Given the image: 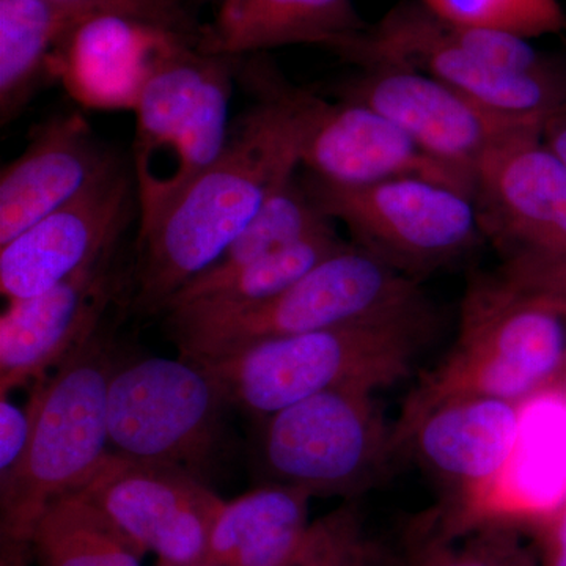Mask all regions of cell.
Returning <instances> with one entry per match:
<instances>
[{"label": "cell", "instance_id": "6da1fadb", "mask_svg": "<svg viewBox=\"0 0 566 566\" xmlns=\"http://www.w3.org/2000/svg\"><path fill=\"white\" fill-rule=\"evenodd\" d=\"M249 74L262 92L260 103L238 123L218 161L139 234L129 301L137 314H163L170 297L208 270L263 205L296 178L311 93L256 66Z\"/></svg>", "mask_w": 566, "mask_h": 566}, {"label": "cell", "instance_id": "7a4b0ae2", "mask_svg": "<svg viewBox=\"0 0 566 566\" xmlns=\"http://www.w3.org/2000/svg\"><path fill=\"white\" fill-rule=\"evenodd\" d=\"M166 315L180 356L193 363L285 335L364 324H431L430 305L416 279L356 243L266 303L223 312L178 308Z\"/></svg>", "mask_w": 566, "mask_h": 566}, {"label": "cell", "instance_id": "3957f363", "mask_svg": "<svg viewBox=\"0 0 566 566\" xmlns=\"http://www.w3.org/2000/svg\"><path fill=\"white\" fill-rule=\"evenodd\" d=\"M114 327L106 319L54 375L35 381L28 403L31 442L17 468L0 475V538L31 543L48 505L87 485L111 455L107 397L118 365Z\"/></svg>", "mask_w": 566, "mask_h": 566}, {"label": "cell", "instance_id": "277c9868", "mask_svg": "<svg viewBox=\"0 0 566 566\" xmlns=\"http://www.w3.org/2000/svg\"><path fill=\"white\" fill-rule=\"evenodd\" d=\"M565 365L566 316L501 274L479 279L465 293L452 352L405 401L394 424L395 450L434 406L465 397L521 401L556 385Z\"/></svg>", "mask_w": 566, "mask_h": 566}, {"label": "cell", "instance_id": "5b68a950", "mask_svg": "<svg viewBox=\"0 0 566 566\" xmlns=\"http://www.w3.org/2000/svg\"><path fill=\"white\" fill-rule=\"evenodd\" d=\"M431 324H364L266 338L199 363L230 405L256 417L334 389L376 392L408 378Z\"/></svg>", "mask_w": 566, "mask_h": 566}, {"label": "cell", "instance_id": "8992f818", "mask_svg": "<svg viewBox=\"0 0 566 566\" xmlns=\"http://www.w3.org/2000/svg\"><path fill=\"white\" fill-rule=\"evenodd\" d=\"M181 44L151 71L136 104L133 177L140 233L218 161L230 140L234 62Z\"/></svg>", "mask_w": 566, "mask_h": 566}, {"label": "cell", "instance_id": "52a82bcc", "mask_svg": "<svg viewBox=\"0 0 566 566\" xmlns=\"http://www.w3.org/2000/svg\"><path fill=\"white\" fill-rule=\"evenodd\" d=\"M227 406L232 405L210 368L186 357L118 364L107 397L112 452L203 479L221 449Z\"/></svg>", "mask_w": 566, "mask_h": 566}, {"label": "cell", "instance_id": "ba28073f", "mask_svg": "<svg viewBox=\"0 0 566 566\" xmlns=\"http://www.w3.org/2000/svg\"><path fill=\"white\" fill-rule=\"evenodd\" d=\"M375 392L334 389L264 417L262 457L275 483L311 495L364 493L397 455Z\"/></svg>", "mask_w": 566, "mask_h": 566}, {"label": "cell", "instance_id": "9c48e42d", "mask_svg": "<svg viewBox=\"0 0 566 566\" xmlns=\"http://www.w3.org/2000/svg\"><path fill=\"white\" fill-rule=\"evenodd\" d=\"M319 210L344 222L356 244L412 275L460 259L483 232L474 197L423 178L340 188L308 175Z\"/></svg>", "mask_w": 566, "mask_h": 566}, {"label": "cell", "instance_id": "30bf717a", "mask_svg": "<svg viewBox=\"0 0 566 566\" xmlns=\"http://www.w3.org/2000/svg\"><path fill=\"white\" fill-rule=\"evenodd\" d=\"M364 66L422 71L444 82L494 117L543 132L566 112V81L536 80L495 70L464 51L444 21L422 3H401L375 28L357 33L337 51Z\"/></svg>", "mask_w": 566, "mask_h": 566}, {"label": "cell", "instance_id": "8fae6325", "mask_svg": "<svg viewBox=\"0 0 566 566\" xmlns=\"http://www.w3.org/2000/svg\"><path fill=\"white\" fill-rule=\"evenodd\" d=\"M99 510L137 553L159 564H207L212 527L226 501L177 465L111 455L76 491Z\"/></svg>", "mask_w": 566, "mask_h": 566}, {"label": "cell", "instance_id": "7c38bea8", "mask_svg": "<svg viewBox=\"0 0 566 566\" xmlns=\"http://www.w3.org/2000/svg\"><path fill=\"white\" fill-rule=\"evenodd\" d=\"M565 504L566 394L551 385L520 401L516 441L497 474L450 499L441 538L494 527L535 531Z\"/></svg>", "mask_w": 566, "mask_h": 566}, {"label": "cell", "instance_id": "4fadbf2b", "mask_svg": "<svg viewBox=\"0 0 566 566\" xmlns=\"http://www.w3.org/2000/svg\"><path fill=\"white\" fill-rule=\"evenodd\" d=\"M337 93L342 102L363 104L389 118L428 155L474 178L475 185L480 166L499 144L539 132L501 120L444 82L405 66H365Z\"/></svg>", "mask_w": 566, "mask_h": 566}, {"label": "cell", "instance_id": "5bb4252c", "mask_svg": "<svg viewBox=\"0 0 566 566\" xmlns=\"http://www.w3.org/2000/svg\"><path fill=\"white\" fill-rule=\"evenodd\" d=\"M137 199L133 175L115 161L87 188L0 248V292L28 300L54 289L122 240Z\"/></svg>", "mask_w": 566, "mask_h": 566}, {"label": "cell", "instance_id": "9a60e30c", "mask_svg": "<svg viewBox=\"0 0 566 566\" xmlns=\"http://www.w3.org/2000/svg\"><path fill=\"white\" fill-rule=\"evenodd\" d=\"M118 243L54 289L9 301L0 316V397L46 378L106 322L125 289Z\"/></svg>", "mask_w": 566, "mask_h": 566}, {"label": "cell", "instance_id": "2e32d148", "mask_svg": "<svg viewBox=\"0 0 566 566\" xmlns=\"http://www.w3.org/2000/svg\"><path fill=\"white\" fill-rule=\"evenodd\" d=\"M301 166L316 180L340 188L423 178L475 199L474 178L428 155L389 118L363 104L327 103L312 93Z\"/></svg>", "mask_w": 566, "mask_h": 566}, {"label": "cell", "instance_id": "e0dca14e", "mask_svg": "<svg viewBox=\"0 0 566 566\" xmlns=\"http://www.w3.org/2000/svg\"><path fill=\"white\" fill-rule=\"evenodd\" d=\"M483 232L505 256H566V166L543 133L499 144L476 172Z\"/></svg>", "mask_w": 566, "mask_h": 566}, {"label": "cell", "instance_id": "ac0fdd59", "mask_svg": "<svg viewBox=\"0 0 566 566\" xmlns=\"http://www.w3.org/2000/svg\"><path fill=\"white\" fill-rule=\"evenodd\" d=\"M199 43V36L134 14L99 11L66 33L52 59V77L92 109L134 111L156 65L175 48Z\"/></svg>", "mask_w": 566, "mask_h": 566}, {"label": "cell", "instance_id": "d6986e66", "mask_svg": "<svg viewBox=\"0 0 566 566\" xmlns=\"http://www.w3.org/2000/svg\"><path fill=\"white\" fill-rule=\"evenodd\" d=\"M115 161L82 115L36 126L0 177V248L80 196Z\"/></svg>", "mask_w": 566, "mask_h": 566}, {"label": "cell", "instance_id": "ffe728a7", "mask_svg": "<svg viewBox=\"0 0 566 566\" xmlns=\"http://www.w3.org/2000/svg\"><path fill=\"white\" fill-rule=\"evenodd\" d=\"M520 427V401L465 397L434 406L398 444L452 491V499L490 482L505 464Z\"/></svg>", "mask_w": 566, "mask_h": 566}, {"label": "cell", "instance_id": "44dd1931", "mask_svg": "<svg viewBox=\"0 0 566 566\" xmlns=\"http://www.w3.org/2000/svg\"><path fill=\"white\" fill-rule=\"evenodd\" d=\"M364 31L353 0H222L199 50L229 59L290 44L337 51Z\"/></svg>", "mask_w": 566, "mask_h": 566}, {"label": "cell", "instance_id": "7402d4cb", "mask_svg": "<svg viewBox=\"0 0 566 566\" xmlns=\"http://www.w3.org/2000/svg\"><path fill=\"white\" fill-rule=\"evenodd\" d=\"M311 497L273 483L226 502L212 527L207 565H300L311 535Z\"/></svg>", "mask_w": 566, "mask_h": 566}, {"label": "cell", "instance_id": "603a6c76", "mask_svg": "<svg viewBox=\"0 0 566 566\" xmlns=\"http://www.w3.org/2000/svg\"><path fill=\"white\" fill-rule=\"evenodd\" d=\"M61 0H0V123L9 125L52 76V59L66 33L93 13Z\"/></svg>", "mask_w": 566, "mask_h": 566}, {"label": "cell", "instance_id": "cb8c5ba5", "mask_svg": "<svg viewBox=\"0 0 566 566\" xmlns=\"http://www.w3.org/2000/svg\"><path fill=\"white\" fill-rule=\"evenodd\" d=\"M329 227H333V219L319 210L304 182L293 178L263 205L262 210L208 270L196 275L170 297L163 314L172 305L189 300L249 264L268 259Z\"/></svg>", "mask_w": 566, "mask_h": 566}, {"label": "cell", "instance_id": "d4e9b609", "mask_svg": "<svg viewBox=\"0 0 566 566\" xmlns=\"http://www.w3.org/2000/svg\"><path fill=\"white\" fill-rule=\"evenodd\" d=\"M31 545L39 566H140L136 547L76 493L48 505Z\"/></svg>", "mask_w": 566, "mask_h": 566}, {"label": "cell", "instance_id": "484cf974", "mask_svg": "<svg viewBox=\"0 0 566 566\" xmlns=\"http://www.w3.org/2000/svg\"><path fill=\"white\" fill-rule=\"evenodd\" d=\"M346 244L348 243L340 240L334 227H329L268 259L249 264L244 270L208 286L182 303L172 305L166 312L178 308L223 312L266 303Z\"/></svg>", "mask_w": 566, "mask_h": 566}, {"label": "cell", "instance_id": "4316f807", "mask_svg": "<svg viewBox=\"0 0 566 566\" xmlns=\"http://www.w3.org/2000/svg\"><path fill=\"white\" fill-rule=\"evenodd\" d=\"M439 20L468 28L497 29L524 39L564 32L558 0H420Z\"/></svg>", "mask_w": 566, "mask_h": 566}, {"label": "cell", "instance_id": "83f0119b", "mask_svg": "<svg viewBox=\"0 0 566 566\" xmlns=\"http://www.w3.org/2000/svg\"><path fill=\"white\" fill-rule=\"evenodd\" d=\"M297 566H390L385 554L360 534L349 510L312 524L304 556Z\"/></svg>", "mask_w": 566, "mask_h": 566}, {"label": "cell", "instance_id": "f1b7e54d", "mask_svg": "<svg viewBox=\"0 0 566 566\" xmlns=\"http://www.w3.org/2000/svg\"><path fill=\"white\" fill-rule=\"evenodd\" d=\"M461 546L436 539L420 557L419 566H536L535 558L521 545L517 531L483 528Z\"/></svg>", "mask_w": 566, "mask_h": 566}, {"label": "cell", "instance_id": "f546056e", "mask_svg": "<svg viewBox=\"0 0 566 566\" xmlns=\"http://www.w3.org/2000/svg\"><path fill=\"white\" fill-rule=\"evenodd\" d=\"M61 2L84 3L102 11H122L144 20L166 25L186 35L200 36L202 28L193 22L181 0H61Z\"/></svg>", "mask_w": 566, "mask_h": 566}, {"label": "cell", "instance_id": "4dcf8cb0", "mask_svg": "<svg viewBox=\"0 0 566 566\" xmlns=\"http://www.w3.org/2000/svg\"><path fill=\"white\" fill-rule=\"evenodd\" d=\"M32 428L28 405L20 408L9 397H0V475L9 474L20 463L31 442Z\"/></svg>", "mask_w": 566, "mask_h": 566}, {"label": "cell", "instance_id": "1f68e13d", "mask_svg": "<svg viewBox=\"0 0 566 566\" xmlns=\"http://www.w3.org/2000/svg\"><path fill=\"white\" fill-rule=\"evenodd\" d=\"M531 289L543 303L566 316V256L539 263L531 275Z\"/></svg>", "mask_w": 566, "mask_h": 566}, {"label": "cell", "instance_id": "d6a6232c", "mask_svg": "<svg viewBox=\"0 0 566 566\" xmlns=\"http://www.w3.org/2000/svg\"><path fill=\"white\" fill-rule=\"evenodd\" d=\"M535 532L542 547L543 566H566V504Z\"/></svg>", "mask_w": 566, "mask_h": 566}, {"label": "cell", "instance_id": "836d02e7", "mask_svg": "<svg viewBox=\"0 0 566 566\" xmlns=\"http://www.w3.org/2000/svg\"><path fill=\"white\" fill-rule=\"evenodd\" d=\"M32 558L31 543L0 538V566H31Z\"/></svg>", "mask_w": 566, "mask_h": 566}, {"label": "cell", "instance_id": "e575fe53", "mask_svg": "<svg viewBox=\"0 0 566 566\" xmlns=\"http://www.w3.org/2000/svg\"><path fill=\"white\" fill-rule=\"evenodd\" d=\"M543 140L566 166V112L547 123L543 129Z\"/></svg>", "mask_w": 566, "mask_h": 566}, {"label": "cell", "instance_id": "d590c367", "mask_svg": "<svg viewBox=\"0 0 566 566\" xmlns=\"http://www.w3.org/2000/svg\"><path fill=\"white\" fill-rule=\"evenodd\" d=\"M556 385L560 386L562 389H564L565 394H566V365H565L564 371H562L560 376H558Z\"/></svg>", "mask_w": 566, "mask_h": 566}, {"label": "cell", "instance_id": "8d00e7d4", "mask_svg": "<svg viewBox=\"0 0 566 566\" xmlns=\"http://www.w3.org/2000/svg\"><path fill=\"white\" fill-rule=\"evenodd\" d=\"M159 566H211V565H207V564H188V565H164V564H159Z\"/></svg>", "mask_w": 566, "mask_h": 566}]
</instances>
